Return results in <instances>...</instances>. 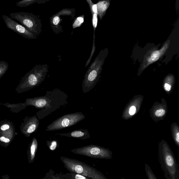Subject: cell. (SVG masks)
Wrapping results in <instances>:
<instances>
[{"instance_id": "8", "label": "cell", "mask_w": 179, "mask_h": 179, "mask_svg": "<svg viewBox=\"0 0 179 179\" xmlns=\"http://www.w3.org/2000/svg\"><path fill=\"white\" fill-rule=\"evenodd\" d=\"M10 16L11 18L18 21L36 36L40 34V26L37 22L36 17L33 14L27 12H20L11 13Z\"/></svg>"}, {"instance_id": "24", "label": "cell", "mask_w": 179, "mask_h": 179, "mask_svg": "<svg viewBox=\"0 0 179 179\" xmlns=\"http://www.w3.org/2000/svg\"><path fill=\"white\" fill-rule=\"evenodd\" d=\"M165 89L167 91H169L171 90V86L168 84L165 83L164 86Z\"/></svg>"}, {"instance_id": "25", "label": "cell", "mask_w": 179, "mask_h": 179, "mask_svg": "<svg viewBox=\"0 0 179 179\" xmlns=\"http://www.w3.org/2000/svg\"><path fill=\"white\" fill-rule=\"evenodd\" d=\"M9 126L8 125H4L2 126L1 127V130H5L9 129Z\"/></svg>"}, {"instance_id": "10", "label": "cell", "mask_w": 179, "mask_h": 179, "mask_svg": "<svg viewBox=\"0 0 179 179\" xmlns=\"http://www.w3.org/2000/svg\"><path fill=\"white\" fill-rule=\"evenodd\" d=\"M56 135H59L62 137H65L72 138L80 139L85 140L90 138V135L88 130L84 129H80L73 131L64 133H57Z\"/></svg>"}, {"instance_id": "5", "label": "cell", "mask_w": 179, "mask_h": 179, "mask_svg": "<svg viewBox=\"0 0 179 179\" xmlns=\"http://www.w3.org/2000/svg\"><path fill=\"white\" fill-rule=\"evenodd\" d=\"M85 118V115L80 112L65 115L52 122L46 130L50 132L62 130L75 125Z\"/></svg>"}, {"instance_id": "14", "label": "cell", "mask_w": 179, "mask_h": 179, "mask_svg": "<svg viewBox=\"0 0 179 179\" xmlns=\"http://www.w3.org/2000/svg\"><path fill=\"white\" fill-rule=\"evenodd\" d=\"M8 67L9 65L8 62L3 61H0V79L6 73Z\"/></svg>"}, {"instance_id": "23", "label": "cell", "mask_w": 179, "mask_h": 179, "mask_svg": "<svg viewBox=\"0 0 179 179\" xmlns=\"http://www.w3.org/2000/svg\"><path fill=\"white\" fill-rule=\"evenodd\" d=\"M0 140L2 142H3L5 143H8L10 141L9 139L6 138L4 137H0Z\"/></svg>"}, {"instance_id": "1", "label": "cell", "mask_w": 179, "mask_h": 179, "mask_svg": "<svg viewBox=\"0 0 179 179\" xmlns=\"http://www.w3.org/2000/svg\"><path fill=\"white\" fill-rule=\"evenodd\" d=\"M68 97L66 93L56 88L52 91H47L46 94L43 96L27 99L26 104L42 109L40 113L41 117L43 118L61 107L66 105Z\"/></svg>"}, {"instance_id": "13", "label": "cell", "mask_w": 179, "mask_h": 179, "mask_svg": "<svg viewBox=\"0 0 179 179\" xmlns=\"http://www.w3.org/2000/svg\"><path fill=\"white\" fill-rule=\"evenodd\" d=\"M38 146V142H37L36 139V138L33 139L30 147V159L31 161L34 160Z\"/></svg>"}, {"instance_id": "9", "label": "cell", "mask_w": 179, "mask_h": 179, "mask_svg": "<svg viewBox=\"0 0 179 179\" xmlns=\"http://www.w3.org/2000/svg\"><path fill=\"white\" fill-rule=\"evenodd\" d=\"M2 17L5 22L6 27L9 29L17 33L25 38L29 39L37 38L36 34L32 33L23 25L17 22L10 17L4 15Z\"/></svg>"}, {"instance_id": "16", "label": "cell", "mask_w": 179, "mask_h": 179, "mask_svg": "<svg viewBox=\"0 0 179 179\" xmlns=\"http://www.w3.org/2000/svg\"><path fill=\"white\" fill-rule=\"evenodd\" d=\"M46 144L47 147L52 151L55 150L59 146L58 141L55 140L51 141L47 140Z\"/></svg>"}, {"instance_id": "21", "label": "cell", "mask_w": 179, "mask_h": 179, "mask_svg": "<svg viewBox=\"0 0 179 179\" xmlns=\"http://www.w3.org/2000/svg\"><path fill=\"white\" fill-rule=\"evenodd\" d=\"M60 19L58 16H55L53 19V22L54 25H58L60 23Z\"/></svg>"}, {"instance_id": "7", "label": "cell", "mask_w": 179, "mask_h": 179, "mask_svg": "<svg viewBox=\"0 0 179 179\" xmlns=\"http://www.w3.org/2000/svg\"><path fill=\"white\" fill-rule=\"evenodd\" d=\"M100 57L99 54L92 63L85 74L82 85L84 93H88L92 90L99 80L102 64Z\"/></svg>"}, {"instance_id": "12", "label": "cell", "mask_w": 179, "mask_h": 179, "mask_svg": "<svg viewBox=\"0 0 179 179\" xmlns=\"http://www.w3.org/2000/svg\"><path fill=\"white\" fill-rule=\"evenodd\" d=\"M172 137L174 143L179 147V127L177 123H173L171 125Z\"/></svg>"}, {"instance_id": "20", "label": "cell", "mask_w": 179, "mask_h": 179, "mask_svg": "<svg viewBox=\"0 0 179 179\" xmlns=\"http://www.w3.org/2000/svg\"><path fill=\"white\" fill-rule=\"evenodd\" d=\"M159 52L156 51L154 52L152 54L151 59L153 61H156L158 60L159 56Z\"/></svg>"}, {"instance_id": "3", "label": "cell", "mask_w": 179, "mask_h": 179, "mask_svg": "<svg viewBox=\"0 0 179 179\" xmlns=\"http://www.w3.org/2000/svg\"><path fill=\"white\" fill-rule=\"evenodd\" d=\"M49 68L47 64L35 65L22 78L16 89V92L21 93L39 86L44 80Z\"/></svg>"}, {"instance_id": "18", "label": "cell", "mask_w": 179, "mask_h": 179, "mask_svg": "<svg viewBox=\"0 0 179 179\" xmlns=\"http://www.w3.org/2000/svg\"><path fill=\"white\" fill-rule=\"evenodd\" d=\"M145 171L146 174L149 179H157L155 175L153 172L151 168L147 164H145Z\"/></svg>"}, {"instance_id": "6", "label": "cell", "mask_w": 179, "mask_h": 179, "mask_svg": "<svg viewBox=\"0 0 179 179\" xmlns=\"http://www.w3.org/2000/svg\"><path fill=\"white\" fill-rule=\"evenodd\" d=\"M71 151L76 154L93 159L110 160L112 158V152L108 148L96 145L76 148Z\"/></svg>"}, {"instance_id": "4", "label": "cell", "mask_w": 179, "mask_h": 179, "mask_svg": "<svg viewBox=\"0 0 179 179\" xmlns=\"http://www.w3.org/2000/svg\"><path fill=\"white\" fill-rule=\"evenodd\" d=\"M60 160L71 173L81 174L89 179H107L99 170L82 161L62 156Z\"/></svg>"}, {"instance_id": "17", "label": "cell", "mask_w": 179, "mask_h": 179, "mask_svg": "<svg viewBox=\"0 0 179 179\" xmlns=\"http://www.w3.org/2000/svg\"><path fill=\"white\" fill-rule=\"evenodd\" d=\"M66 179H89V178L86 177V176L81 175V174H76L67 173L65 174Z\"/></svg>"}, {"instance_id": "15", "label": "cell", "mask_w": 179, "mask_h": 179, "mask_svg": "<svg viewBox=\"0 0 179 179\" xmlns=\"http://www.w3.org/2000/svg\"><path fill=\"white\" fill-rule=\"evenodd\" d=\"M98 13L102 14L105 11L108 7L107 2L105 1L99 2L97 4Z\"/></svg>"}, {"instance_id": "19", "label": "cell", "mask_w": 179, "mask_h": 179, "mask_svg": "<svg viewBox=\"0 0 179 179\" xmlns=\"http://www.w3.org/2000/svg\"><path fill=\"white\" fill-rule=\"evenodd\" d=\"M84 18L82 17H78L76 19L73 25V28L80 27L84 22Z\"/></svg>"}, {"instance_id": "11", "label": "cell", "mask_w": 179, "mask_h": 179, "mask_svg": "<svg viewBox=\"0 0 179 179\" xmlns=\"http://www.w3.org/2000/svg\"><path fill=\"white\" fill-rule=\"evenodd\" d=\"M167 112V109L165 107L156 106L150 110V115L154 121L158 122L163 121L166 116Z\"/></svg>"}, {"instance_id": "2", "label": "cell", "mask_w": 179, "mask_h": 179, "mask_svg": "<svg viewBox=\"0 0 179 179\" xmlns=\"http://www.w3.org/2000/svg\"><path fill=\"white\" fill-rule=\"evenodd\" d=\"M159 160L167 179H179V165L173 152L167 142L164 140L159 143Z\"/></svg>"}, {"instance_id": "22", "label": "cell", "mask_w": 179, "mask_h": 179, "mask_svg": "<svg viewBox=\"0 0 179 179\" xmlns=\"http://www.w3.org/2000/svg\"><path fill=\"white\" fill-rule=\"evenodd\" d=\"M91 10L93 11L95 13V14H98L97 8V4H93L92 3L91 4Z\"/></svg>"}]
</instances>
